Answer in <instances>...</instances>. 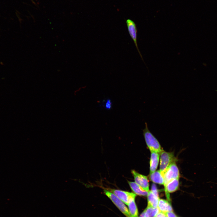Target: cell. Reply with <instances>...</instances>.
<instances>
[{"mask_svg":"<svg viewBox=\"0 0 217 217\" xmlns=\"http://www.w3.org/2000/svg\"><path fill=\"white\" fill-rule=\"evenodd\" d=\"M143 131L146 143L151 152L161 153L164 151L157 139L149 130L146 122H145V128Z\"/></svg>","mask_w":217,"mask_h":217,"instance_id":"6da1fadb","label":"cell"},{"mask_svg":"<svg viewBox=\"0 0 217 217\" xmlns=\"http://www.w3.org/2000/svg\"><path fill=\"white\" fill-rule=\"evenodd\" d=\"M175 160L176 159L171 153L163 151L161 153L159 171L163 177L169 166L172 162H175Z\"/></svg>","mask_w":217,"mask_h":217,"instance_id":"7a4b0ae2","label":"cell"},{"mask_svg":"<svg viewBox=\"0 0 217 217\" xmlns=\"http://www.w3.org/2000/svg\"><path fill=\"white\" fill-rule=\"evenodd\" d=\"M163 177L164 187L169 182L173 179H179V172L175 162H172L169 166Z\"/></svg>","mask_w":217,"mask_h":217,"instance_id":"3957f363","label":"cell"},{"mask_svg":"<svg viewBox=\"0 0 217 217\" xmlns=\"http://www.w3.org/2000/svg\"><path fill=\"white\" fill-rule=\"evenodd\" d=\"M104 193L124 214L127 217H131L128 209L121 200L108 191L104 190Z\"/></svg>","mask_w":217,"mask_h":217,"instance_id":"277c9868","label":"cell"},{"mask_svg":"<svg viewBox=\"0 0 217 217\" xmlns=\"http://www.w3.org/2000/svg\"><path fill=\"white\" fill-rule=\"evenodd\" d=\"M126 23L129 34L133 41L140 57L143 61H144L137 45V31L136 24L133 21L130 19H127L126 20Z\"/></svg>","mask_w":217,"mask_h":217,"instance_id":"5b68a950","label":"cell"},{"mask_svg":"<svg viewBox=\"0 0 217 217\" xmlns=\"http://www.w3.org/2000/svg\"><path fill=\"white\" fill-rule=\"evenodd\" d=\"M135 182L140 186L143 190L149 191V184L147 177L137 172L134 170L131 171Z\"/></svg>","mask_w":217,"mask_h":217,"instance_id":"8992f818","label":"cell"},{"mask_svg":"<svg viewBox=\"0 0 217 217\" xmlns=\"http://www.w3.org/2000/svg\"><path fill=\"white\" fill-rule=\"evenodd\" d=\"M113 193L123 202L128 205L130 199L132 197H136V194L116 189H111Z\"/></svg>","mask_w":217,"mask_h":217,"instance_id":"52a82bcc","label":"cell"},{"mask_svg":"<svg viewBox=\"0 0 217 217\" xmlns=\"http://www.w3.org/2000/svg\"><path fill=\"white\" fill-rule=\"evenodd\" d=\"M179 184V179H175L169 182L164 187L166 195L168 201H170L169 193L176 191L178 188Z\"/></svg>","mask_w":217,"mask_h":217,"instance_id":"ba28073f","label":"cell"},{"mask_svg":"<svg viewBox=\"0 0 217 217\" xmlns=\"http://www.w3.org/2000/svg\"><path fill=\"white\" fill-rule=\"evenodd\" d=\"M151 157L150 162V174L156 171L159 162V153L155 152H151Z\"/></svg>","mask_w":217,"mask_h":217,"instance_id":"9c48e42d","label":"cell"},{"mask_svg":"<svg viewBox=\"0 0 217 217\" xmlns=\"http://www.w3.org/2000/svg\"><path fill=\"white\" fill-rule=\"evenodd\" d=\"M128 183L133 191L138 195L147 196L148 192L143 190L135 182L127 181Z\"/></svg>","mask_w":217,"mask_h":217,"instance_id":"30bf717a","label":"cell"},{"mask_svg":"<svg viewBox=\"0 0 217 217\" xmlns=\"http://www.w3.org/2000/svg\"><path fill=\"white\" fill-rule=\"evenodd\" d=\"M158 207L159 211L165 213L173 211L172 207L169 202L162 199H159Z\"/></svg>","mask_w":217,"mask_h":217,"instance_id":"8fae6325","label":"cell"},{"mask_svg":"<svg viewBox=\"0 0 217 217\" xmlns=\"http://www.w3.org/2000/svg\"><path fill=\"white\" fill-rule=\"evenodd\" d=\"M147 196L148 206L154 208L157 207L159 199V197L156 196L150 190L148 192Z\"/></svg>","mask_w":217,"mask_h":217,"instance_id":"7c38bea8","label":"cell"},{"mask_svg":"<svg viewBox=\"0 0 217 217\" xmlns=\"http://www.w3.org/2000/svg\"><path fill=\"white\" fill-rule=\"evenodd\" d=\"M150 178L154 183L164 185V179L159 170L155 171L150 174Z\"/></svg>","mask_w":217,"mask_h":217,"instance_id":"4fadbf2b","label":"cell"},{"mask_svg":"<svg viewBox=\"0 0 217 217\" xmlns=\"http://www.w3.org/2000/svg\"><path fill=\"white\" fill-rule=\"evenodd\" d=\"M136 197H131L129 200L128 204L130 214L132 217H137L138 214V209L135 202Z\"/></svg>","mask_w":217,"mask_h":217,"instance_id":"5bb4252c","label":"cell"},{"mask_svg":"<svg viewBox=\"0 0 217 217\" xmlns=\"http://www.w3.org/2000/svg\"><path fill=\"white\" fill-rule=\"evenodd\" d=\"M145 210L149 217H155L156 215L159 211L158 207L154 208L149 206H147Z\"/></svg>","mask_w":217,"mask_h":217,"instance_id":"9a60e30c","label":"cell"},{"mask_svg":"<svg viewBox=\"0 0 217 217\" xmlns=\"http://www.w3.org/2000/svg\"><path fill=\"white\" fill-rule=\"evenodd\" d=\"M104 107L107 110H110L112 108V102L110 99H107L104 103Z\"/></svg>","mask_w":217,"mask_h":217,"instance_id":"2e32d148","label":"cell"},{"mask_svg":"<svg viewBox=\"0 0 217 217\" xmlns=\"http://www.w3.org/2000/svg\"><path fill=\"white\" fill-rule=\"evenodd\" d=\"M151 191L155 195L159 197L158 190L156 185L154 184H153L152 185Z\"/></svg>","mask_w":217,"mask_h":217,"instance_id":"e0dca14e","label":"cell"},{"mask_svg":"<svg viewBox=\"0 0 217 217\" xmlns=\"http://www.w3.org/2000/svg\"><path fill=\"white\" fill-rule=\"evenodd\" d=\"M155 217H167L166 213L159 211L156 215Z\"/></svg>","mask_w":217,"mask_h":217,"instance_id":"ac0fdd59","label":"cell"},{"mask_svg":"<svg viewBox=\"0 0 217 217\" xmlns=\"http://www.w3.org/2000/svg\"><path fill=\"white\" fill-rule=\"evenodd\" d=\"M166 214L167 217H177L173 211L168 212Z\"/></svg>","mask_w":217,"mask_h":217,"instance_id":"d6986e66","label":"cell"},{"mask_svg":"<svg viewBox=\"0 0 217 217\" xmlns=\"http://www.w3.org/2000/svg\"><path fill=\"white\" fill-rule=\"evenodd\" d=\"M140 217H149V216L146 213L145 210H144L141 214Z\"/></svg>","mask_w":217,"mask_h":217,"instance_id":"ffe728a7","label":"cell"},{"mask_svg":"<svg viewBox=\"0 0 217 217\" xmlns=\"http://www.w3.org/2000/svg\"></svg>","mask_w":217,"mask_h":217,"instance_id":"44dd1931","label":"cell"}]
</instances>
